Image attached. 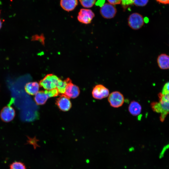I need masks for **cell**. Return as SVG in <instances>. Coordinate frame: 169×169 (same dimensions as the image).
<instances>
[{
  "mask_svg": "<svg viewBox=\"0 0 169 169\" xmlns=\"http://www.w3.org/2000/svg\"><path fill=\"white\" fill-rule=\"evenodd\" d=\"M159 102H152L151 106L152 110L160 114V119L163 121L167 115L169 113V94H158Z\"/></svg>",
  "mask_w": 169,
  "mask_h": 169,
  "instance_id": "6da1fadb",
  "label": "cell"
},
{
  "mask_svg": "<svg viewBox=\"0 0 169 169\" xmlns=\"http://www.w3.org/2000/svg\"><path fill=\"white\" fill-rule=\"evenodd\" d=\"M56 75L53 74H49L46 75L39 82L40 86L46 90H50L56 89L59 79Z\"/></svg>",
  "mask_w": 169,
  "mask_h": 169,
  "instance_id": "7a4b0ae2",
  "label": "cell"
},
{
  "mask_svg": "<svg viewBox=\"0 0 169 169\" xmlns=\"http://www.w3.org/2000/svg\"><path fill=\"white\" fill-rule=\"evenodd\" d=\"M13 99H12L9 103L3 107L0 113V117L2 120L6 122L12 120L15 116V111L13 108L11 106L13 102Z\"/></svg>",
  "mask_w": 169,
  "mask_h": 169,
  "instance_id": "3957f363",
  "label": "cell"
},
{
  "mask_svg": "<svg viewBox=\"0 0 169 169\" xmlns=\"http://www.w3.org/2000/svg\"><path fill=\"white\" fill-rule=\"evenodd\" d=\"M128 26L132 29L137 30L140 29L144 25V19L142 16L137 13L131 14L128 18Z\"/></svg>",
  "mask_w": 169,
  "mask_h": 169,
  "instance_id": "277c9868",
  "label": "cell"
},
{
  "mask_svg": "<svg viewBox=\"0 0 169 169\" xmlns=\"http://www.w3.org/2000/svg\"><path fill=\"white\" fill-rule=\"evenodd\" d=\"M108 100L110 105L114 108L121 106L124 102L123 94L118 91H115L109 94Z\"/></svg>",
  "mask_w": 169,
  "mask_h": 169,
  "instance_id": "5b68a950",
  "label": "cell"
},
{
  "mask_svg": "<svg viewBox=\"0 0 169 169\" xmlns=\"http://www.w3.org/2000/svg\"><path fill=\"white\" fill-rule=\"evenodd\" d=\"M92 94L93 97L95 99L101 100L108 96L109 91L104 85L98 84L93 88Z\"/></svg>",
  "mask_w": 169,
  "mask_h": 169,
  "instance_id": "8992f818",
  "label": "cell"
},
{
  "mask_svg": "<svg viewBox=\"0 0 169 169\" xmlns=\"http://www.w3.org/2000/svg\"><path fill=\"white\" fill-rule=\"evenodd\" d=\"M94 17L95 14L91 10L81 9L78 13L77 19L80 23L88 24L91 23Z\"/></svg>",
  "mask_w": 169,
  "mask_h": 169,
  "instance_id": "52a82bcc",
  "label": "cell"
},
{
  "mask_svg": "<svg viewBox=\"0 0 169 169\" xmlns=\"http://www.w3.org/2000/svg\"><path fill=\"white\" fill-rule=\"evenodd\" d=\"M117 12L115 6L110 3H106L104 4L100 9V13L102 16L106 19H111L113 18Z\"/></svg>",
  "mask_w": 169,
  "mask_h": 169,
  "instance_id": "ba28073f",
  "label": "cell"
},
{
  "mask_svg": "<svg viewBox=\"0 0 169 169\" xmlns=\"http://www.w3.org/2000/svg\"><path fill=\"white\" fill-rule=\"evenodd\" d=\"M56 104L61 110H69L71 107V103L69 98L64 94L61 95L56 101Z\"/></svg>",
  "mask_w": 169,
  "mask_h": 169,
  "instance_id": "9c48e42d",
  "label": "cell"
},
{
  "mask_svg": "<svg viewBox=\"0 0 169 169\" xmlns=\"http://www.w3.org/2000/svg\"><path fill=\"white\" fill-rule=\"evenodd\" d=\"M80 93L78 86L72 83H69L65 89L64 95L69 98H75L77 97Z\"/></svg>",
  "mask_w": 169,
  "mask_h": 169,
  "instance_id": "30bf717a",
  "label": "cell"
},
{
  "mask_svg": "<svg viewBox=\"0 0 169 169\" xmlns=\"http://www.w3.org/2000/svg\"><path fill=\"white\" fill-rule=\"evenodd\" d=\"M157 62L158 67L160 69H169V55L162 54L158 57Z\"/></svg>",
  "mask_w": 169,
  "mask_h": 169,
  "instance_id": "8fae6325",
  "label": "cell"
},
{
  "mask_svg": "<svg viewBox=\"0 0 169 169\" xmlns=\"http://www.w3.org/2000/svg\"><path fill=\"white\" fill-rule=\"evenodd\" d=\"M50 98L47 90L39 91L35 95L34 98L35 101L38 105L44 104L48 99Z\"/></svg>",
  "mask_w": 169,
  "mask_h": 169,
  "instance_id": "7c38bea8",
  "label": "cell"
},
{
  "mask_svg": "<svg viewBox=\"0 0 169 169\" xmlns=\"http://www.w3.org/2000/svg\"><path fill=\"white\" fill-rule=\"evenodd\" d=\"M78 0H60V5L64 10L69 12L73 10L78 5Z\"/></svg>",
  "mask_w": 169,
  "mask_h": 169,
  "instance_id": "4fadbf2b",
  "label": "cell"
},
{
  "mask_svg": "<svg viewBox=\"0 0 169 169\" xmlns=\"http://www.w3.org/2000/svg\"><path fill=\"white\" fill-rule=\"evenodd\" d=\"M39 84L37 82H29L25 85V90L30 95H35L39 91Z\"/></svg>",
  "mask_w": 169,
  "mask_h": 169,
  "instance_id": "5bb4252c",
  "label": "cell"
},
{
  "mask_svg": "<svg viewBox=\"0 0 169 169\" xmlns=\"http://www.w3.org/2000/svg\"><path fill=\"white\" fill-rule=\"evenodd\" d=\"M141 106L140 104L136 101H131L129 105V112L134 116L139 115L141 113Z\"/></svg>",
  "mask_w": 169,
  "mask_h": 169,
  "instance_id": "9a60e30c",
  "label": "cell"
},
{
  "mask_svg": "<svg viewBox=\"0 0 169 169\" xmlns=\"http://www.w3.org/2000/svg\"><path fill=\"white\" fill-rule=\"evenodd\" d=\"M71 82L72 81L71 79L68 78L64 80L59 79L56 86V89L58 90L59 94H64L66 87L68 84Z\"/></svg>",
  "mask_w": 169,
  "mask_h": 169,
  "instance_id": "2e32d148",
  "label": "cell"
},
{
  "mask_svg": "<svg viewBox=\"0 0 169 169\" xmlns=\"http://www.w3.org/2000/svg\"><path fill=\"white\" fill-rule=\"evenodd\" d=\"M10 169H26L25 164L23 162L15 161L13 162L10 165Z\"/></svg>",
  "mask_w": 169,
  "mask_h": 169,
  "instance_id": "e0dca14e",
  "label": "cell"
},
{
  "mask_svg": "<svg viewBox=\"0 0 169 169\" xmlns=\"http://www.w3.org/2000/svg\"><path fill=\"white\" fill-rule=\"evenodd\" d=\"M81 5L84 7L90 8L95 4L96 0H79Z\"/></svg>",
  "mask_w": 169,
  "mask_h": 169,
  "instance_id": "ac0fdd59",
  "label": "cell"
},
{
  "mask_svg": "<svg viewBox=\"0 0 169 169\" xmlns=\"http://www.w3.org/2000/svg\"><path fill=\"white\" fill-rule=\"evenodd\" d=\"M28 140L27 141V144H30L33 145L34 149H36L37 147H40V146L37 144V142L38 140L35 137L33 138H31L29 137H28Z\"/></svg>",
  "mask_w": 169,
  "mask_h": 169,
  "instance_id": "d6986e66",
  "label": "cell"
},
{
  "mask_svg": "<svg viewBox=\"0 0 169 169\" xmlns=\"http://www.w3.org/2000/svg\"><path fill=\"white\" fill-rule=\"evenodd\" d=\"M148 0H134L133 3L138 6H144L148 3Z\"/></svg>",
  "mask_w": 169,
  "mask_h": 169,
  "instance_id": "ffe728a7",
  "label": "cell"
},
{
  "mask_svg": "<svg viewBox=\"0 0 169 169\" xmlns=\"http://www.w3.org/2000/svg\"><path fill=\"white\" fill-rule=\"evenodd\" d=\"M121 4L125 9L127 7L133 3L134 0H121Z\"/></svg>",
  "mask_w": 169,
  "mask_h": 169,
  "instance_id": "44dd1931",
  "label": "cell"
},
{
  "mask_svg": "<svg viewBox=\"0 0 169 169\" xmlns=\"http://www.w3.org/2000/svg\"><path fill=\"white\" fill-rule=\"evenodd\" d=\"M161 93L162 94H169V81L164 84Z\"/></svg>",
  "mask_w": 169,
  "mask_h": 169,
  "instance_id": "7402d4cb",
  "label": "cell"
},
{
  "mask_svg": "<svg viewBox=\"0 0 169 169\" xmlns=\"http://www.w3.org/2000/svg\"><path fill=\"white\" fill-rule=\"evenodd\" d=\"M112 5L120 4L121 2V0H107Z\"/></svg>",
  "mask_w": 169,
  "mask_h": 169,
  "instance_id": "603a6c76",
  "label": "cell"
},
{
  "mask_svg": "<svg viewBox=\"0 0 169 169\" xmlns=\"http://www.w3.org/2000/svg\"><path fill=\"white\" fill-rule=\"evenodd\" d=\"M105 0H98L96 3V5L101 7L105 2Z\"/></svg>",
  "mask_w": 169,
  "mask_h": 169,
  "instance_id": "cb8c5ba5",
  "label": "cell"
},
{
  "mask_svg": "<svg viewBox=\"0 0 169 169\" xmlns=\"http://www.w3.org/2000/svg\"><path fill=\"white\" fill-rule=\"evenodd\" d=\"M158 2L163 4H169V0H156Z\"/></svg>",
  "mask_w": 169,
  "mask_h": 169,
  "instance_id": "d4e9b609",
  "label": "cell"
},
{
  "mask_svg": "<svg viewBox=\"0 0 169 169\" xmlns=\"http://www.w3.org/2000/svg\"><path fill=\"white\" fill-rule=\"evenodd\" d=\"M2 21H1V20L0 19V29H1V27H2Z\"/></svg>",
  "mask_w": 169,
  "mask_h": 169,
  "instance_id": "484cf974",
  "label": "cell"
},
{
  "mask_svg": "<svg viewBox=\"0 0 169 169\" xmlns=\"http://www.w3.org/2000/svg\"></svg>",
  "mask_w": 169,
  "mask_h": 169,
  "instance_id": "4316f807",
  "label": "cell"
}]
</instances>
